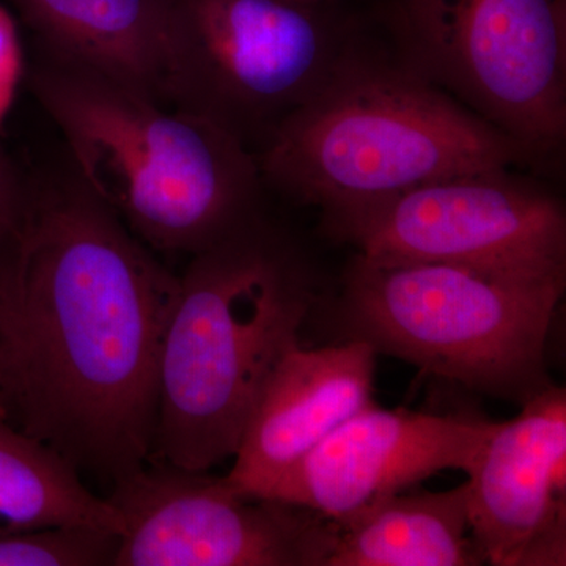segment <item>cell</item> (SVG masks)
<instances>
[{
    "label": "cell",
    "mask_w": 566,
    "mask_h": 566,
    "mask_svg": "<svg viewBox=\"0 0 566 566\" xmlns=\"http://www.w3.org/2000/svg\"><path fill=\"white\" fill-rule=\"evenodd\" d=\"M41 51L167 104L166 0H11Z\"/></svg>",
    "instance_id": "cell-13"
},
{
    "label": "cell",
    "mask_w": 566,
    "mask_h": 566,
    "mask_svg": "<svg viewBox=\"0 0 566 566\" xmlns=\"http://www.w3.org/2000/svg\"><path fill=\"white\" fill-rule=\"evenodd\" d=\"M177 289L71 164L35 180L20 264L0 290L7 420L109 485L147 464Z\"/></svg>",
    "instance_id": "cell-1"
},
{
    "label": "cell",
    "mask_w": 566,
    "mask_h": 566,
    "mask_svg": "<svg viewBox=\"0 0 566 566\" xmlns=\"http://www.w3.org/2000/svg\"><path fill=\"white\" fill-rule=\"evenodd\" d=\"M465 474L469 528L485 564L566 565L564 387H546L497 422Z\"/></svg>",
    "instance_id": "cell-11"
},
{
    "label": "cell",
    "mask_w": 566,
    "mask_h": 566,
    "mask_svg": "<svg viewBox=\"0 0 566 566\" xmlns=\"http://www.w3.org/2000/svg\"><path fill=\"white\" fill-rule=\"evenodd\" d=\"M386 48L535 161L566 140V0H387Z\"/></svg>",
    "instance_id": "cell-7"
},
{
    "label": "cell",
    "mask_w": 566,
    "mask_h": 566,
    "mask_svg": "<svg viewBox=\"0 0 566 566\" xmlns=\"http://www.w3.org/2000/svg\"><path fill=\"white\" fill-rule=\"evenodd\" d=\"M294 2L326 3V2H335V0H294Z\"/></svg>",
    "instance_id": "cell-20"
},
{
    "label": "cell",
    "mask_w": 566,
    "mask_h": 566,
    "mask_svg": "<svg viewBox=\"0 0 566 566\" xmlns=\"http://www.w3.org/2000/svg\"><path fill=\"white\" fill-rule=\"evenodd\" d=\"M495 424L371 403L286 469L262 499L344 524L447 469L468 472Z\"/></svg>",
    "instance_id": "cell-10"
},
{
    "label": "cell",
    "mask_w": 566,
    "mask_h": 566,
    "mask_svg": "<svg viewBox=\"0 0 566 566\" xmlns=\"http://www.w3.org/2000/svg\"><path fill=\"white\" fill-rule=\"evenodd\" d=\"M0 417L7 420L6 379H3L2 360H0Z\"/></svg>",
    "instance_id": "cell-19"
},
{
    "label": "cell",
    "mask_w": 566,
    "mask_h": 566,
    "mask_svg": "<svg viewBox=\"0 0 566 566\" xmlns=\"http://www.w3.org/2000/svg\"><path fill=\"white\" fill-rule=\"evenodd\" d=\"M319 290L314 260L266 212L191 255L164 331L151 460L208 472L234 457Z\"/></svg>",
    "instance_id": "cell-2"
},
{
    "label": "cell",
    "mask_w": 566,
    "mask_h": 566,
    "mask_svg": "<svg viewBox=\"0 0 566 566\" xmlns=\"http://www.w3.org/2000/svg\"><path fill=\"white\" fill-rule=\"evenodd\" d=\"M32 88L71 167L151 251L191 256L263 214L255 153L216 123L43 51Z\"/></svg>",
    "instance_id": "cell-3"
},
{
    "label": "cell",
    "mask_w": 566,
    "mask_h": 566,
    "mask_svg": "<svg viewBox=\"0 0 566 566\" xmlns=\"http://www.w3.org/2000/svg\"><path fill=\"white\" fill-rule=\"evenodd\" d=\"M106 499L123 521L114 566H324L338 532L314 510L163 461L122 476Z\"/></svg>",
    "instance_id": "cell-9"
},
{
    "label": "cell",
    "mask_w": 566,
    "mask_h": 566,
    "mask_svg": "<svg viewBox=\"0 0 566 566\" xmlns=\"http://www.w3.org/2000/svg\"><path fill=\"white\" fill-rule=\"evenodd\" d=\"M120 534L55 526L0 535V566H114Z\"/></svg>",
    "instance_id": "cell-16"
},
{
    "label": "cell",
    "mask_w": 566,
    "mask_h": 566,
    "mask_svg": "<svg viewBox=\"0 0 566 566\" xmlns=\"http://www.w3.org/2000/svg\"><path fill=\"white\" fill-rule=\"evenodd\" d=\"M21 70L20 35L9 11L0 6V120L6 117L13 103Z\"/></svg>",
    "instance_id": "cell-18"
},
{
    "label": "cell",
    "mask_w": 566,
    "mask_h": 566,
    "mask_svg": "<svg viewBox=\"0 0 566 566\" xmlns=\"http://www.w3.org/2000/svg\"><path fill=\"white\" fill-rule=\"evenodd\" d=\"M468 483L430 493H398L338 524L324 566H475L469 536Z\"/></svg>",
    "instance_id": "cell-14"
},
{
    "label": "cell",
    "mask_w": 566,
    "mask_h": 566,
    "mask_svg": "<svg viewBox=\"0 0 566 566\" xmlns=\"http://www.w3.org/2000/svg\"><path fill=\"white\" fill-rule=\"evenodd\" d=\"M255 156L266 189L322 218L453 175L534 163L367 36Z\"/></svg>",
    "instance_id": "cell-4"
},
{
    "label": "cell",
    "mask_w": 566,
    "mask_h": 566,
    "mask_svg": "<svg viewBox=\"0 0 566 566\" xmlns=\"http://www.w3.org/2000/svg\"><path fill=\"white\" fill-rule=\"evenodd\" d=\"M375 357L360 340L286 353L253 406L226 482L262 499L286 469L374 403Z\"/></svg>",
    "instance_id": "cell-12"
},
{
    "label": "cell",
    "mask_w": 566,
    "mask_h": 566,
    "mask_svg": "<svg viewBox=\"0 0 566 566\" xmlns=\"http://www.w3.org/2000/svg\"><path fill=\"white\" fill-rule=\"evenodd\" d=\"M331 3L166 0L167 103L256 153L365 39Z\"/></svg>",
    "instance_id": "cell-6"
},
{
    "label": "cell",
    "mask_w": 566,
    "mask_h": 566,
    "mask_svg": "<svg viewBox=\"0 0 566 566\" xmlns=\"http://www.w3.org/2000/svg\"><path fill=\"white\" fill-rule=\"evenodd\" d=\"M35 180L22 177L0 151V290L13 279L20 264Z\"/></svg>",
    "instance_id": "cell-17"
},
{
    "label": "cell",
    "mask_w": 566,
    "mask_h": 566,
    "mask_svg": "<svg viewBox=\"0 0 566 566\" xmlns=\"http://www.w3.org/2000/svg\"><path fill=\"white\" fill-rule=\"evenodd\" d=\"M322 221L327 234L376 262L566 273L564 202L513 169L424 182Z\"/></svg>",
    "instance_id": "cell-8"
},
{
    "label": "cell",
    "mask_w": 566,
    "mask_h": 566,
    "mask_svg": "<svg viewBox=\"0 0 566 566\" xmlns=\"http://www.w3.org/2000/svg\"><path fill=\"white\" fill-rule=\"evenodd\" d=\"M565 289L566 273L376 262L356 253L334 312L344 340L523 405L553 385L547 337Z\"/></svg>",
    "instance_id": "cell-5"
},
{
    "label": "cell",
    "mask_w": 566,
    "mask_h": 566,
    "mask_svg": "<svg viewBox=\"0 0 566 566\" xmlns=\"http://www.w3.org/2000/svg\"><path fill=\"white\" fill-rule=\"evenodd\" d=\"M55 526H93L123 534L106 497L52 447L0 417V535Z\"/></svg>",
    "instance_id": "cell-15"
}]
</instances>
